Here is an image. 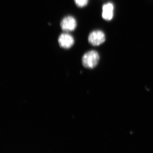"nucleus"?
Here are the masks:
<instances>
[{
  "instance_id": "obj_1",
  "label": "nucleus",
  "mask_w": 153,
  "mask_h": 153,
  "mask_svg": "<svg viewBox=\"0 0 153 153\" xmlns=\"http://www.w3.org/2000/svg\"><path fill=\"white\" fill-rule=\"evenodd\" d=\"M99 59L98 52L94 50L88 51L82 56V65L86 68H94L98 64Z\"/></svg>"
},
{
  "instance_id": "obj_2",
  "label": "nucleus",
  "mask_w": 153,
  "mask_h": 153,
  "mask_svg": "<svg viewBox=\"0 0 153 153\" xmlns=\"http://www.w3.org/2000/svg\"><path fill=\"white\" fill-rule=\"evenodd\" d=\"M105 40V35L102 31L94 30L89 34L88 41L89 44L94 46H98L103 44Z\"/></svg>"
},
{
  "instance_id": "obj_3",
  "label": "nucleus",
  "mask_w": 153,
  "mask_h": 153,
  "mask_svg": "<svg viewBox=\"0 0 153 153\" xmlns=\"http://www.w3.org/2000/svg\"><path fill=\"white\" fill-rule=\"evenodd\" d=\"M60 27L64 32L68 33L74 31L76 29L77 23L76 19L71 16L64 17L60 24Z\"/></svg>"
},
{
  "instance_id": "obj_4",
  "label": "nucleus",
  "mask_w": 153,
  "mask_h": 153,
  "mask_svg": "<svg viewBox=\"0 0 153 153\" xmlns=\"http://www.w3.org/2000/svg\"><path fill=\"white\" fill-rule=\"evenodd\" d=\"M58 44L61 48L68 49L71 48L74 43L73 36L67 33L61 34L58 39Z\"/></svg>"
},
{
  "instance_id": "obj_5",
  "label": "nucleus",
  "mask_w": 153,
  "mask_h": 153,
  "mask_svg": "<svg viewBox=\"0 0 153 153\" xmlns=\"http://www.w3.org/2000/svg\"><path fill=\"white\" fill-rule=\"evenodd\" d=\"M114 7L111 3L105 4L102 7V17L104 20L110 21L113 17Z\"/></svg>"
},
{
  "instance_id": "obj_6",
  "label": "nucleus",
  "mask_w": 153,
  "mask_h": 153,
  "mask_svg": "<svg viewBox=\"0 0 153 153\" xmlns=\"http://www.w3.org/2000/svg\"><path fill=\"white\" fill-rule=\"evenodd\" d=\"M74 3L77 7H83L87 5L88 0H74Z\"/></svg>"
}]
</instances>
